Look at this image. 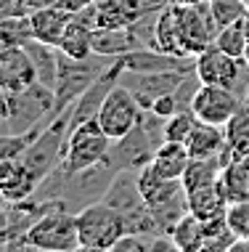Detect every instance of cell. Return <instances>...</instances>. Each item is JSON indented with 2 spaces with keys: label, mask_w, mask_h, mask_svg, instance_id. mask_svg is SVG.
Instances as JSON below:
<instances>
[{
  "label": "cell",
  "mask_w": 249,
  "mask_h": 252,
  "mask_svg": "<svg viewBox=\"0 0 249 252\" xmlns=\"http://www.w3.org/2000/svg\"><path fill=\"white\" fill-rule=\"evenodd\" d=\"M114 141L104 133L98 120H85L72 125L66 133V144L61 154V173L66 178H77V175L96 170L98 165L109 167V154H111Z\"/></svg>",
  "instance_id": "6da1fadb"
},
{
  "label": "cell",
  "mask_w": 249,
  "mask_h": 252,
  "mask_svg": "<svg viewBox=\"0 0 249 252\" xmlns=\"http://www.w3.org/2000/svg\"><path fill=\"white\" fill-rule=\"evenodd\" d=\"M11 247H29L43 252H75L80 250L77 215H72L64 202H56L16 242H11Z\"/></svg>",
  "instance_id": "7a4b0ae2"
},
{
  "label": "cell",
  "mask_w": 249,
  "mask_h": 252,
  "mask_svg": "<svg viewBox=\"0 0 249 252\" xmlns=\"http://www.w3.org/2000/svg\"><path fill=\"white\" fill-rule=\"evenodd\" d=\"M77 231H80V250L109 252L127 234V223H125L122 213L104 199V202L85 204L80 210Z\"/></svg>",
  "instance_id": "3957f363"
},
{
  "label": "cell",
  "mask_w": 249,
  "mask_h": 252,
  "mask_svg": "<svg viewBox=\"0 0 249 252\" xmlns=\"http://www.w3.org/2000/svg\"><path fill=\"white\" fill-rule=\"evenodd\" d=\"M96 120L111 141H122L143 122V106L133 91H127L125 85H114L101 101Z\"/></svg>",
  "instance_id": "277c9868"
},
{
  "label": "cell",
  "mask_w": 249,
  "mask_h": 252,
  "mask_svg": "<svg viewBox=\"0 0 249 252\" xmlns=\"http://www.w3.org/2000/svg\"><path fill=\"white\" fill-rule=\"evenodd\" d=\"M175 24H178L180 48L188 59H196L201 51H207L218 35V22L210 11V0L204 5H175Z\"/></svg>",
  "instance_id": "5b68a950"
},
{
  "label": "cell",
  "mask_w": 249,
  "mask_h": 252,
  "mask_svg": "<svg viewBox=\"0 0 249 252\" xmlns=\"http://www.w3.org/2000/svg\"><path fill=\"white\" fill-rule=\"evenodd\" d=\"M247 69L249 66L244 59L228 56L218 45H210L207 51H201L196 56V61H194V72H196L199 83L220 85V88H228L233 93H239V80Z\"/></svg>",
  "instance_id": "8992f818"
},
{
  "label": "cell",
  "mask_w": 249,
  "mask_h": 252,
  "mask_svg": "<svg viewBox=\"0 0 249 252\" xmlns=\"http://www.w3.org/2000/svg\"><path fill=\"white\" fill-rule=\"evenodd\" d=\"M244 104L233 91L220 85H210V83H199L196 91L191 93V112L196 114V120L210 122V125H220L225 127V122L239 112V106Z\"/></svg>",
  "instance_id": "52a82bcc"
},
{
  "label": "cell",
  "mask_w": 249,
  "mask_h": 252,
  "mask_svg": "<svg viewBox=\"0 0 249 252\" xmlns=\"http://www.w3.org/2000/svg\"><path fill=\"white\" fill-rule=\"evenodd\" d=\"M77 16H85L96 30V27H133L151 13L146 11L143 0H98L93 8Z\"/></svg>",
  "instance_id": "ba28073f"
},
{
  "label": "cell",
  "mask_w": 249,
  "mask_h": 252,
  "mask_svg": "<svg viewBox=\"0 0 249 252\" xmlns=\"http://www.w3.org/2000/svg\"><path fill=\"white\" fill-rule=\"evenodd\" d=\"M40 183H43L40 175L27 165L24 157H11V159L0 162V194L11 204L27 202Z\"/></svg>",
  "instance_id": "9c48e42d"
},
{
  "label": "cell",
  "mask_w": 249,
  "mask_h": 252,
  "mask_svg": "<svg viewBox=\"0 0 249 252\" xmlns=\"http://www.w3.org/2000/svg\"><path fill=\"white\" fill-rule=\"evenodd\" d=\"M35 83H40L37 66H35V59L27 51V45L0 53V88L5 93H22Z\"/></svg>",
  "instance_id": "30bf717a"
},
{
  "label": "cell",
  "mask_w": 249,
  "mask_h": 252,
  "mask_svg": "<svg viewBox=\"0 0 249 252\" xmlns=\"http://www.w3.org/2000/svg\"><path fill=\"white\" fill-rule=\"evenodd\" d=\"M27 16H29L32 37L40 40V43H45V45H53V48L61 45V37L66 32V27H69V22L75 19L58 3H48V5H43V8H35V11L27 13Z\"/></svg>",
  "instance_id": "8fae6325"
},
{
  "label": "cell",
  "mask_w": 249,
  "mask_h": 252,
  "mask_svg": "<svg viewBox=\"0 0 249 252\" xmlns=\"http://www.w3.org/2000/svg\"><path fill=\"white\" fill-rule=\"evenodd\" d=\"M138 35L133 27H96L93 30V53L104 59H122L138 51Z\"/></svg>",
  "instance_id": "7c38bea8"
},
{
  "label": "cell",
  "mask_w": 249,
  "mask_h": 252,
  "mask_svg": "<svg viewBox=\"0 0 249 252\" xmlns=\"http://www.w3.org/2000/svg\"><path fill=\"white\" fill-rule=\"evenodd\" d=\"M186 149L196 159H210V157H223L228 162V144H225V130L220 125L196 120L194 130L186 138Z\"/></svg>",
  "instance_id": "4fadbf2b"
},
{
  "label": "cell",
  "mask_w": 249,
  "mask_h": 252,
  "mask_svg": "<svg viewBox=\"0 0 249 252\" xmlns=\"http://www.w3.org/2000/svg\"><path fill=\"white\" fill-rule=\"evenodd\" d=\"M186 199H188V213H194L199 220H212V218L225 215L228 210V196L223 186H220V181L194 189V191H186Z\"/></svg>",
  "instance_id": "5bb4252c"
},
{
  "label": "cell",
  "mask_w": 249,
  "mask_h": 252,
  "mask_svg": "<svg viewBox=\"0 0 249 252\" xmlns=\"http://www.w3.org/2000/svg\"><path fill=\"white\" fill-rule=\"evenodd\" d=\"M149 48L167 53V56H178V59H188L183 48H180V37H178V24H175V11L172 3L162 8L154 19V30H151V40H149Z\"/></svg>",
  "instance_id": "9a60e30c"
},
{
  "label": "cell",
  "mask_w": 249,
  "mask_h": 252,
  "mask_svg": "<svg viewBox=\"0 0 249 252\" xmlns=\"http://www.w3.org/2000/svg\"><path fill=\"white\" fill-rule=\"evenodd\" d=\"M58 53L77 61H85L93 53V24L85 16H75L69 22L61 37V45H58Z\"/></svg>",
  "instance_id": "2e32d148"
},
{
  "label": "cell",
  "mask_w": 249,
  "mask_h": 252,
  "mask_svg": "<svg viewBox=\"0 0 249 252\" xmlns=\"http://www.w3.org/2000/svg\"><path fill=\"white\" fill-rule=\"evenodd\" d=\"M188 162H191V154H188L186 144H180V141H162L151 157V165L157 167L165 178H172V181L183 178Z\"/></svg>",
  "instance_id": "e0dca14e"
},
{
  "label": "cell",
  "mask_w": 249,
  "mask_h": 252,
  "mask_svg": "<svg viewBox=\"0 0 249 252\" xmlns=\"http://www.w3.org/2000/svg\"><path fill=\"white\" fill-rule=\"evenodd\" d=\"M225 144H228V162L247 159L249 157V104H241L239 112L225 122Z\"/></svg>",
  "instance_id": "ac0fdd59"
},
{
  "label": "cell",
  "mask_w": 249,
  "mask_h": 252,
  "mask_svg": "<svg viewBox=\"0 0 249 252\" xmlns=\"http://www.w3.org/2000/svg\"><path fill=\"white\" fill-rule=\"evenodd\" d=\"M223 167H225L223 157H210V159H196V157H191L183 178H180L183 181V189L186 191H194V189L218 183L220 175H223Z\"/></svg>",
  "instance_id": "d6986e66"
},
{
  "label": "cell",
  "mask_w": 249,
  "mask_h": 252,
  "mask_svg": "<svg viewBox=\"0 0 249 252\" xmlns=\"http://www.w3.org/2000/svg\"><path fill=\"white\" fill-rule=\"evenodd\" d=\"M175 244V250L183 252H199L204 250V220H199L194 213H186L167 234Z\"/></svg>",
  "instance_id": "ffe728a7"
},
{
  "label": "cell",
  "mask_w": 249,
  "mask_h": 252,
  "mask_svg": "<svg viewBox=\"0 0 249 252\" xmlns=\"http://www.w3.org/2000/svg\"><path fill=\"white\" fill-rule=\"evenodd\" d=\"M220 186L231 202H247L249 199V157L247 159H231L225 162L223 175H220Z\"/></svg>",
  "instance_id": "44dd1931"
},
{
  "label": "cell",
  "mask_w": 249,
  "mask_h": 252,
  "mask_svg": "<svg viewBox=\"0 0 249 252\" xmlns=\"http://www.w3.org/2000/svg\"><path fill=\"white\" fill-rule=\"evenodd\" d=\"M32 40V27L29 16H3L0 19V53L13 51V48H24Z\"/></svg>",
  "instance_id": "7402d4cb"
},
{
  "label": "cell",
  "mask_w": 249,
  "mask_h": 252,
  "mask_svg": "<svg viewBox=\"0 0 249 252\" xmlns=\"http://www.w3.org/2000/svg\"><path fill=\"white\" fill-rule=\"evenodd\" d=\"M27 51H29V56L35 59V66H37V80L43 85L48 88H56V80H58V61H56V53L58 48H53V45H45L40 43V40L32 37L29 43H27Z\"/></svg>",
  "instance_id": "603a6c76"
},
{
  "label": "cell",
  "mask_w": 249,
  "mask_h": 252,
  "mask_svg": "<svg viewBox=\"0 0 249 252\" xmlns=\"http://www.w3.org/2000/svg\"><path fill=\"white\" fill-rule=\"evenodd\" d=\"M220 51H225L228 56L233 59H244L247 53V45H249V37H247V27H244V16L236 19V22L225 24L218 30V35H215V43Z\"/></svg>",
  "instance_id": "cb8c5ba5"
},
{
  "label": "cell",
  "mask_w": 249,
  "mask_h": 252,
  "mask_svg": "<svg viewBox=\"0 0 249 252\" xmlns=\"http://www.w3.org/2000/svg\"><path fill=\"white\" fill-rule=\"evenodd\" d=\"M239 242V236L231 231L225 215L204 220V250L207 252H223V250H233Z\"/></svg>",
  "instance_id": "d4e9b609"
},
{
  "label": "cell",
  "mask_w": 249,
  "mask_h": 252,
  "mask_svg": "<svg viewBox=\"0 0 249 252\" xmlns=\"http://www.w3.org/2000/svg\"><path fill=\"white\" fill-rule=\"evenodd\" d=\"M194 125H196V114L191 112V106L178 109L172 117L162 120V141H180V144H186V138L194 130Z\"/></svg>",
  "instance_id": "484cf974"
},
{
  "label": "cell",
  "mask_w": 249,
  "mask_h": 252,
  "mask_svg": "<svg viewBox=\"0 0 249 252\" xmlns=\"http://www.w3.org/2000/svg\"><path fill=\"white\" fill-rule=\"evenodd\" d=\"M45 127H32V130L24 133H11V135H0V162L11 159V157H22L27 149L37 141V135L43 133Z\"/></svg>",
  "instance_id": "4316f807"
},
{
  "label": "cell",
  "mask_w": 249,
  "mask_h": 252,
  "mask_svg": "<svg viewBox=\"0 0 249 252\" xmlns=\"http://www.w3.org/2000/svg\"><path fill=\"white\" fill-rule=\"evenodd\" d=\"M210 11L215 16V22H218V30L231 22H236L247 13V5L241 3V0H210Z\"/></svg>",
  "instance_id": "83f0119b"
},
{
  "label": "cell",
  "mask_w": 249,
  "mask_h": 252,
  "mask_svg": "<svg viewBox=\"0 0 249 252\" xmlns=\"http://www.w3.org/2000/svg\"><path fill=\"white\" fill-rule=\"evenodd\" d=\"M225 220L239 239H249V199L247 202H231L225 210Z\"/></svg>",
  "instance_id": "f1b7e54d"
},
{
  "label": "cell",
  "mask_w": 249,
  "mask_h": 252,
  "mask_svg": "<svg viewBox=\"0 0 249 252\" xmlns=\"http://www.w3.org/2000/svg\"><path fill=\"white\" fill-rule=\"evenodd\" d=\"M178 98H175V93H162V96H157L154 98V104L149 112L154 114V117H159V120H167V117H172L175 112H178Z\"/></svg>",
  "instance_id": "f546056e"
},
{
  "label": "cell",
  "mask_w": 249,
  "mask_h": 252,
  "mask_svg": "<svg viewBox=\"0 0 249 252\" xmlns=\"http://www.w3.org/2000/svg\"><path fill=\"white\" fill-rule=\"evenodd\" d=\"M58 5H61L64 11H69L72 16H77V13H83L87 8H93V5L98 3V0H56Z\"/></svg>",
  "instance_id": "4dcf8cb0"
},
{
  "label": "cell",
  "mask_w": 249,
  "mask_h": 252,
  "mask_svg": "<svg viewBox=\"0 0 249 252\" xmlns=\"http://www.w3.org/2000/svg\"><path fill=\"white\" fill-rule=\"evenodd\" d=\"M146 247H149V244L140 242L138 234H125L122 239L114 244V250H117V252H119V250H146Z\"/></svg>",
  "instance_id": "1f68e13d"
},
{
  "label": "cell",
  "mask_w": 249,
  "mask_h": 252,
  "mask_svg": "<svg viewBox=\"0 0 249 252\" xmlns=\"http://www.w3.org/2000/svg\"><path fill=\"white\" fill-rule=\"evenodd\" d=\"M8 199H5L3 194H0V226H8V215H11V210H8Z\"/></svg>",
  "instance_id": "d6a6232c"
},
{
  "label": "cell",
  "mask_w": 249,
  "mask_h": 252,
  "mask_svg": "<svg viewBox=\"0 0 249 252\" xmlns=\"http://www.w3.org/2000/svg\"><path fill=\"white\" fill-rule=\"evenodd\" d=\"M0 120H8V93L0 88Z\"/></svg>",
  "instance_id": "836d02e7"
},
{
  "label": "cell",
  "mask_w": 249,
  "mask_h": 252,
  "mask_svg": "<svg viewBox=\"0 0 249 252\" xmlns=\"http://www.w3.org/2000/svg\"><path fill=\"white\" fill-rule=\"evenodd\" d=\"M170 3H175V5H204L207 0H170Z\"/></svg>",
  "instance_id": "e575fe53"
},
{
  "label": "cell",
  "mask_w": 249,
  "mask_h": 252,
  "mask_svg": "<svg viewBox=\"0 0 249 252\" xmlns=\"http://www.w3.org/2000/svg\"><path fill=\"white\" fill-rule=\"evenodd\" d=\"M244 27H247V37H249V11L244 13Z\"/></svg>",
  "instance_id": "d590c367"
},
{
  "label": "cell",
  "mask_w": 249,
  "mask_h": 252,
  "mask_svg": "<svg viewBox=\"0 0 249 252\" xmlns=\"http://www.w3.org/2000/svg\"><path fill=\"white\" fill-rule=\"evenodd\" d=\"M244 61H247V66H249V45H247V53H244Z\"/></svg>",
  "instance_id": "8d00e7d4"
},
{
  "label": "cell",
  "mask_w": 249,
  "mask_h": 252,
  "mask_svg": "<svg viewBox=\"0 0 249 252\" xmlns=\"http://www.w3.org/2000/svg\"><path fill=\"white\" fill-rule=\"evenodd\" d=\"M241 3H244V5H247V11H249V0H241Z\"/></svg>",
  "instance_id": "74e56055"
}]
</instances>
